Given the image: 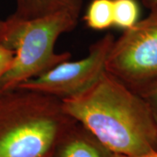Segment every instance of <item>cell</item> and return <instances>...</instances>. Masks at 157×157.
Here are the masks:
<instances>
[{"mask_svg": "<svg viewBox=\"0 0 157 157\" xmlns=\"http://www.w3.org/2000/svg\"><path fill=\"white\" fill-rule=\"evenodd\" d=\"M62 104L113 154L138 156L157 151V128L146 101L107 71Z\"/></svg>", "mask_w": 157, "mask_h": 157, "instance_id": "obj_1", "label": "cell"}, {"mask_svg": "<svg viewBox=\"0 0 157 157\" xmlns=\"http://www.w3.org/2000/svg\"><path fill=\"white\" fill-rule=\"evenodd\" d=\"M77 121L62 101L17 87L0 94V157H51Z\"/></svg>", "mask_w": 157, "mask_h": 157, "instance_id": "obj_2", "label": "cell"}, {"mask_svg": "<svg viewBox=\"0 0 157 157\" xmlns=\"http://www.w3.org/2000/svg\"><path fill=\"white\" fill-rule=\"evenodd\" d=\"M78 16L63 11L26 20L7 17L0 45L13 51L14 58L11 67L0 79V90L17 88L24 82L69 60L70 52L58 53L54 46L60 35L76 27Z\"/></svg>", "mask_w": 157, "mask_h": 157, "instance_id": "obj_3", "label": "cell"}, {"mask_svg": "<svg viewBox=\"0 0 157 157\" xmlns=\"http://www.w3.org/2000/svg\"><path fill=\"white\" fill-rule=\"evenodd\" d=\"M114 39L106 71L138 94L157 84V5Z\"/></svg>", "mask_w": 157, "mask_h": 157, "instance_id": "obj_4", "label": "cell"}, {"mask_svg": "<svg viewBox=\"0 0 157 157\" xmlns=\"http://www.w3.org/2000/svg\"><path fill=\"white\" fill-rule=\"evenodd\" d=\"M115 38L111 33L90 45L88 54L76 61L67 60L17 87L33 90L64 100L89 87L106 71V61Z\"/></svg>", "mask_w": 157, "mask_h": 157, "instance_id": "obj_5", "label": "cell"}, {"mask_svg": "<svg viewBox=\"0 0 157 157\" xmlns=\"http://www.w3.org/2000/svg\"><path fill=\"white\" fill-rule=\"evenodd\" d=\"M113 153L76 122L59 141L51 157H113Z\"/></svg>", "mask_w": 157, "mask_h": 157, "instance_id": "obj_6", "label": "cell"}, {"mask_svg": "<svg viewBox=\"0 0 157 157\" xmlns=\"http://www.w3.org/2000/svg\"><path fill=\"white\" fill-rule=\"evenodd\" d=\"M82 2L83 0H15V11L11 17L26 20L63 11L79 15Z\"/></svg>", "mask_w": 157, "mask_h": 157, "instance_id": "obj_7", "label": "cell"}, {"mask_svg": "<svg viewBox=\"0 0 157 157\" xmlns=\"http://www.w3.org/2000/svg\"><path fill=\"white\" fill-rule=\"evenodd\" d=\"M84 20L90 29L103 31L113 25V0H93L87 7Z\"/></svg>", "mask_w": 157, "mask_h": 157, "instance_id": "obj_8", "label": "cell"}, {"mask_svg": "<svg viewBox=\"0 0 157 157\" xmlns=\"http://www.w3.org/2000/svg\"><path fill=\"white\" fill-rule=\"evenodd\" d=\"M113 25L127 30L139 21L140 9L136 0H113Z\"/></svg>", "mask_w": 157, "mask_h": 157, "instance_id": "obj_9", "label": "cell"}, {"mask_svg": "<svg viewBox=\"0 0 157 157\" xmlns=\"http://www.w3.org/2000/svg\"><path fill=\"white\" fill-rule=\"evenodd\" d=\"M140 96L147 103L157 128V84L154 85L150 88L146 90L140 94Z\"/></svg>", "mask_w": 157, "mask_h": 157, "instance_id": "obj_10", "label": "cell"}, {"mask_svg": "<svg viewBox=\"0 0 157 157\" xmlns=\"http://www.w3.org/2000/svg\"><path fill=\"white\" fill-rule=\"evenodd\" d=\"M14 58V52L0 45V79L11 67ZM0 90V94H1Z\"/></svg>", "mask_w": 157, "mask_h": 157, "instance_id": "obj_11", "label": "cell"}, {"mask_svg": "<svg viewBox=\"0 0 157 157\" xmlns=\"http://www.w3.org/2000/svg\"><path fill=\"white\" fill-rule=\"evenodd\" d=\"M113 157H157V151L151 152V153H147L142 155H138V156H127V155H117V154H113Z\"/></svg>", "mask_w": 157, "mask_h": 157, "instance_id": "obj_12", "label": "cell"}, {"mask_svg": "<svg viewBox=\"0 0 157 157\" xmlns=\"http://www.w3.org/2000/svg\"><path fill=\"white\" fill-rule=\"evenodd\" d=\"M142 2L147 8H150L151 6L157 5V0H142Z\"/></svg>", "mask_w": 157, "mask_h": 157, "instance_id": "obj_13", "label": "cell"}, {"mask_svg": "<svg viewBox=\"0 0 157 157\" xmlns=\"http://www.w3.org/2000/svg\"><path fill=\"white\" fill-rule=\"evenodd\" d=\"M5 28H6V22L5 20H0V38L2 36V34L5 31Z\"/></svg>", "mask_w": 157, "mask_h": 157, "instance_id": "obj_14", "label": "cell"}]
</instances>
